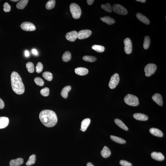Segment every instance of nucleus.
<instances>
[{
  "label": "nucleus",
  "instance_id": "obj_1",
  "mask_svg": "<svg viewBox=\"0 0 166 166\" xmlns=\"http://www.w3.org/2000/svg\"><path fill=\"white\" fill-rule=\"evenodd\" d=\"M39 118L42 124L48 127L54 126L58 121L56 113L51 110H45L42 111L39 115Z\"/></svg>",
  "mask_w": 166,
  "mask_h": 166
},
{
  "label": "nucleus",
  "instance_id": "obj_2",
  "mask_svg": "<svg viewBox=\"0 0 166 166\" xmlns=\"http://www.w3.org/2000/svg\"><path fill=\"white\" fill-rule=\"evenodd\" d=\"M10 79L12 89L14 92L19 95L24 93L25 92L24 85L18 73L13 71L11 74Z\"/></svg>",
  "mask_w": 166,
  "mask_h": 166
},
{
  "label": "nucleus",
  "instance_id": "obj_3",
  "mask_svg": "<svg viewBox=\"0 0 166 166\" xmlns=\"http://www.w3.org/2000/svg\"><path fill=\"white\" fill-rule=\"evenodd\" d=\"M70 10L72 17L75 19H79L82 13L80 6L75 3H72L70 5Z\"/></svg>",
  "mask_w": 166,
  "mask_h": 166
},
{
  "label": "nucleus",
  "instance_id": "obj_4",
  "mask_svg": "<svg viewBox=\"0 0 166 166\" xmlns=\"http://www.w3.org/2000/svg\"><path fill=\"white\" fill-rule=\"evenodd\" d=\"M125 102L129 106H138L139 101L138 98L134 95L128 94L125 97Z\"/></svg>",
  "mask_w": 166,
  "mask_h": 166
},
{
  "label": "nucleus",
  "instance_id": "obj_5",
  "mask_svg": "<svg viewBox=\"0 0 166 166\" xmlns=\"http://www.w3.org/2000/svg\"><path fill=\"white\" fill-rule=\"evenodd\" d=\"M157 68V66L154 64L149 63L147 64L144 68L146 76L149 77L152 75L155 72Z\"/></svg>",
  "mask_w": 166,
  "mask_h": 166
},
{
  "label": "nucleus",
  "instance_id": "obj_6",
  "mask_svg": "<svg viewBox=\"0 0 166 166\" xmlns=\"http://www.w3.org/2000/svg\"><path fill=\"white\" fill-rule=\"evenodd\" d=\"M112 8L114 12L119 15H125L128 13L127 10L124 7L121 5H114Z\"/></svg>",
  "mask_w": 166,
  "mask_h": 166
},
{
  "label": "nucleus",
  "instance_id": "obj_7",
  "mask_svg": "<svg viewBox=\"0 0 166 166\" xmlns=\"http://www.w3.org/2000/svg\"><path fill=\"white\" fill-rule=\"evenodd\" d=\"M120 80L119 74L117 73H115L110 78L109 85L110 88L113 89L115 88L118 84Z\"/></svg>",
  "mask_w": 166,
  "mask_h": 166
},
{
  "label": "nucleus",
  "instance_id": "obj_8",
  "mask_svg": "<svg viewBox=\"0 0 166 166\" xmlns=\"http://www.w3.org/2000/svg\"><path fill=\"white\" fill-rule=\"evenodd\" d=\"M20 27L22 29L26 31H33L36 30V27L34 25L30 22H25L21 24Z\"/></svg>",
  "mask_w": 166,
  "mask_h": 166
},
{
  "label": "nucleus",
  "instance_id": "obj_9",
  "mask_svg": "<svg viewBox=\"0 0 166 166\" xmlns=\"http://www.w3.org/2000/svg\"><path fill=\"white\" fill-rule=\"evenodd\" d=\"M125 44L124 50L125 52L127 54H130L132 51V44L131 39L127 38L124 40Z\"/></svg>",
  "mask_w": 166,
  "mask_h": 166
},
{
  "label": "nucleus",
  "instance_id": "obj_10",
  "mask_svg": "<svg viewBox=\"0 0 166 166\" xmlns=\"http://www.w3.org/2000/svg\"><path fill=\"white\" fill-rule=\"evenodd\" d=\"M92 32L89 30H83L78 33L77 38L79 40H83L88 38L92 35Z\"/></svg>",
  "mask_w": 166,
  "mask_h": 166
},
{
  "label": "nucleus",
  "instance_id": "obj_11",
  "mask_svg": "<svg viewBox=\"0 0 166 166\" xmlns=\"http://www.w3.org/2000/svg\"><path fill=\"white\" fill-rule=\"evenodd\" d=\"M78 33L76 31H74L67 33L66 35V38L69 41H74L77 38Z\"/></svg>",
  "mask_w": 166,
  "mask_h": 166
},
{
  "label": "nucleus",
  "instance_id": "obj_12",
  "mask_svg": "<svg viewBox=\"0 0 166 166\" xmlns=\"http://www.w3.org/2000/svg\"><path fill=\"white\" fill-rule=\"evenodd\" d=\"M152 99L157 104L160 106H162L163 104V99L162 96L160 94H155L153 96Z\"/></svg>",
  "mask_w": 166,
  "mask_h": 166
},
{
  "label": "nucleus",
  "instance_id": "obj_13",
  "mask_svg": "<svg viewBox=\"0 0 166 166\" xmlns=\"http://www.w3.org/2000/svg\"><path fill=\"white\" fill-rule=\"evenodd\" d=\"M151 156L153 159L158 161H162L165 159L163 155L160 152H153L151 153Z\"/></svg>",
  "mask_w": 166,
  "mask_h": 166
},
{
  "label": "nucleus",
  "instance_id": "obj_14",
  "mask_svg": "<svg viewBox=\"0 0 166 166\" xmlns=\"http://www.w3.org/2000/svg\"><path fill=\"white\" fill-rule=\"evenodd\" d=\"M9 119L8 117H0V129L4 128L8 126L9 124Z\"/></svg>",
  "mask_w": 166,
  "mask_h": 166
},
{
  "label": "nucleus",
  "instance_id": "obj_15",
  "mask_svg": "<svg viewBox=\"0 0 166 166\" xmlns=\"http://www.w3.org/2000/svg\"><path fill=\"white\" fill-rule=\"evenodd\" d=\"M90 119L89 118L85 119L82 121L81 125V128L80 131L84 132L86 131L90 122Z\"/></svg>",
  "mask_w": 166,
  "mask_h": 166
},
{
  "label": "nucleus",
  "instance_id": "obj_16",
  "mask_svg": "<svg viewBox=\"0 0 166 166\" xmlns=\"http://www.w3.org/2000/svg\"><path fill=\"white\" fill-rule=\"evenodd\" d=\"M75 72L78 75L83 76L85 75L88 73V69L84 67H78L75 69Z\"/></svg>",
  "mask_w": 166,
  "mask_h": 166
},
{
  "label": "nucleus",
  "instance_id": "obj_17",
  "mask_svg": "<svg viewBox=\"0 0 166 166\" xmlns=\"http://www.w3.org/2000/svg\"><path fill=\"white\" fill-rule=\"evenodd\" d=\"M133 116L135 119L138 120L146 121L148 119V117L147 116L142 113L135 114L133 115Z\"/></svg>",
  "mask_w": 166,
  "mask_h": 166
},
{
  "label": "nucleus",
  "instance_id": "obj_18",
  "mask_svg": "<svg viewBox=\"0 0 166 166\" xmlns=\"http://www.w3.org/2000/svg\"><path fill=\"white\" fill-rule=\"evenodd\" d=\"M149 132L152 135L155 136L162 137L163 136V133L158 128H152L149 130Z\"/></svg>",
  "mask_w": 166,
  "mask_h": 166
},
{
  "label": "nucleus",
  "instance_id": "obj_19",
  "mask_svg": "<svg viewBox=\"0 0 166 166\" xmlns=\"http://www.w3.org/2000/svg\"><path fill=\"white\" fill-rule=\"evenodd\" d=\"M24 163V159L22 158H19L12 160L10 162V166H19Z\"/></svg>",
  "mask_w": 166,
  "mask_h": 166
},
{
  "label": "nucleus",
  "instance_id": "obj_20",
  "mask_svg": "<svg viewBox=\"0 0 166 166\" xmlns=\"http://www.w3.org/2000/svg\"><path fill=\"white\" fill-rule=\"evenodd\" d=\"M136 16L137 19L144 24L146 25L149 24L150 21L148 19L142 14L137 13Z\"/></svg>",
  "mask_w": 166,
  "mask_h": 166
},
{
  "label": "nucleus",
  "instance_id": "obj_21",
  "mask_svg": "<svg viewBox=\"0 0 166 166\" xmlns=\"http://www.w3.org/2000/svg\"><path fill=\"white\" fill-rule=\"evenodd\" d=\"M101 153L103 157L107 158L110 156L111 152L110 149L107 146H105L101 151Z\"/></svg>",
  "mask_w": 166,
  "mask_h": 166
},
{
  "label": "nucleus",
  "instance_id": "obj_22",
  "mask_svg": "<svg viewBox=\"0 0 166 166\" xmlns=\"http://www.w3.org/2000/svg\"><path fill=\"white\" fill-rule=\"evenodd\" d=\"M71 87L69 85L64 87L61 91V95L64 99H67L68 96V93L69 91L71 90Z\"/></svg>",
  "mask_w": 166,
  "mask_h": 166
},
{
  "label": "nucleus",
  "instance_id": "obj_23",
  "mask_svg": "<svg viewBox=\"0 0 166 166\" xmlns=\"http://www.w3.org/2000/svg\"><path fill=\"white\" fill-rule=\"evenodd\" d=\"M100 19L103 22L106 23L108 25H112L115 23V20L114 19L108 16L101 18Z\"/></svg>",
  "mask_w": 166,
  "mask_h": 166
},
{
  "label": "nucleus",
  "instance_id": "obj_24",
  "mask_svg": "<svg viewBox=\"0 0 166 166\" xmlns=\"http://www.w3.org/2000/svg\"><path fill=\"white\" fill-rule=\"evenodd\" d=\"M115 122L116 124L119 127H120L122 128L125 131H127L128 130V128L122 121L119 119H115Z\"/></svg>",
  "mask_w": 166,
  "mask_h": 166
},
{
  "label": "nucleus",
  "instance_id": "obj_25",
  "mask_svg": "<svg viewBox=\"0 0 166 166\" xmlns=\"http://www.w3.org/2000/svg\"><path fill=\"white\" fill-rule=\"evenodd\" d=\"M28 1V0H21L18 3L16 6L18 9H23L27 5Z\"/></svg>",
  "mask_w": 166,
  "mask_h": 166
},
{
  "label": "nucleus",
  "instance_id": "obj_26",
  "mask_svg": "<svg viewBox=\"0 0 166 166\" xmlns=\"http://www.w3.org/2000/svg\"><path fill=\"white\" fill-rule=\"evenodd\" d=\"M110 137L112 140L116 142L117 143L121 144H124L126 143V141L124 140V139L120 138V137L113 135H111Z\"/></svg>",
  "mask_w": 166,
  "mask_h": 166
},
{
  "label": "nucleus",
  "instance_id": "obj_27",
  "mask_svg": "<svg viewBox=\"0 0 166 166\" xmlns=\"http://www.w3.org/2000/svg\"><path fill=\"white\" fill-rule=\"evenodd\" d=\"M71 57V53L70 52L67 51L62 55V60L64 62H68L70 61Z\"/></svg>",
  "mask_w": 166,
  "mask_h": 166
},
{
  "label": "nucleus",
  "instance_id": "obj_28",
  "mask_svg": "<svg viewBox=\"0 0 166 166\" xmlns=\"http://www.w3.org/2000/svg\"><path fill=\"white\" fill-rule=\"evenodd\" d=\"M92 49L98 53H101L104 51L105 47L103 46L94 45L92 47Z\"/></svg>",
  "mask_w": 166,
  "mask_h": 166
},
{
  "label": "nucleus",
  "instance_id": "obj_29",
  "mask_svg": "<svg viewBox=\"0 0 166 166\" xmlns=\"http://www.w3.org/2000/svg\"><path fill=\"white\" fill-rule=\"evenodd\" d=\"M56 1L55 0H51L47 2L46 5V8L47 10H51L54 8Z\"/></svg>",
  "mask_w": 166,
  "mask_h": 166
},
{
  "label": "nucleus",
  "instance_id": "obj_30",
  "mask_svg": "<svg viewBox=\"0 0 166 166\" xmlns=\"http://www.w3.org/2000/svg\"><path fill=\"white\" fill-rule=\"evenodd\" d=\"M42 77L48 81H51L53 79V75L51 72L46 71L42 74Z\"/></svg>",
  "mask_w": 166,
  "mask_h": 166
},
{
  "label": "nucleus",
  "instance_id": "obj_31",
  "mask_svg": "<svg viewBox=\"0 0 166 166\" xmlns=\"http://www.w3.org/2000/svg\"><path fill=\"white\" fill-rule=\"evenodd\" d=\"M151 42V39L149 36H146L144 37L143 47L144 49H148Z\"/></svg>",
  "mask_w": 166,
  "mask_h": 166
},
{
  "label": "nucleus",
  "instance_id": "obj_32",
  "mask_svg": "<svg viewBox=\"0 0 166 166\" xmlns=\"http://www.w3.org/2000/svg\"><path fill=\"white\" fill-rule=\"evenodd\" d=\"M101 7L103 9L109 13H110L112 11V8L109 3H108L106 4L101 5Z\"/></svg>",
  "mask_w": 166,
  "mask_h": 166
},
{
  "label": "nucleus",
  "instance_id": "obj_33",
  "mask_svg": "<svg viewBox=\"0 0 166 166\" xmlns=\"http://www.w3.org/2000/svg\"><path fill=\"white\" fill-rule=\"evenodd\" d=\"M36 156L35 154H33L30 157L28 161L26 162V165L28 166H30L33 165L35 163Z\"/></svg>",
  "mask_w": 166,
  "mask_h": 166
},
{
  "label": "nucleus",
  "instance_id": "obj_34",
  "mask_svg": "<svg viewBox=\"0 0 166 166\" xmlns=\"http://www.w3.org/2000/svg\"><path fill=\"white\" fill-rule=\"evenodd\" d=\"M26 67L28 72L30 73H33L34 72V66L32 62H29L26 64Z\"/></svg>",
  "mask_w": 166,
  "mask_h": 166
},
{
  "label": "nucleus",
  "instance_id": "obj_35",
  "mask_svg": "<svg viewBox=\"0 0 166 166\" xmlns=\"http://www.w3.org/2000/svg\"><path fill=\"white\" fill-rule=\"evenodd\" d=\"M83 59L85 61L93 62L96 61L97 58L95 57L91 56H85L83 57Z\"/></svg>",
  "mask_w": 166,
  "mask_h": 166
},
{
  "label": "nucleus",
  "instance_id": "obj_36",
  "mask_svg": "<svg viewBox=\"0 0 166 166\" xmlns=\"http://www.w3.org/2000/svg\"><path fill=\"white\" fill-rule=\"evenodd\" d=\"M34 81L36 85L40 86H42L44 85V82L41 78L40 77H36L34 79Z\"/></svg>",
  "mask_w": 166,
  "mask_h": 166
},
{
  "label": "nucleus",
  "instance_id": "obj_37",
  "mask_svg": "<svg viewBox=\"0 0 166 166\" xmlns=\"http://www.w3.org/2000/svg\"><path fill=\"white\" fill-rule=\"evenodd\" d=\"M49 89L47 87H45L40 90V94L44 97H47L49 94Z\"/></svg>",
  "mask_w": 166,
  "mask_h": 166
},
{
  "label": "nucleus",
  "instance_id": "obj_38",
  "mask_svg": "<svg viewBox=\"0 0 166 166\" xmlns=\"http://www.w3.org/2000/svg\"><path fill=\"white\" fill-rule=\"evenodd\" d=\"M36 71L37 73H40L42 72L43 69V66L40 62H38L36 67Z\"/></svg>",
  "mask_w": 166,
  "mask_h": 166
},
{
  "label": "nucleus",
  "instance_id": "obj_39",
  "mask_svg": "<svg viewBox=\"0 0 166 166\" xmlns=\"http://www.w3.org/2000/svg\"><path fill=\"white\" fill-rule=\"evenodd\" d=\"M3 7H4L3 10L5 12H10L11 10V7L8 3L6 2L4 3V5H3Z\"/></svg>",
  "mask_w": 166,
  "mask_h": 166
},
{
  "label": "nucleus",
  "instance_id": "obj_40",
  "mask_svg": "<svg viewBox=\"0 0 166 166\" xmlns=\"http://www.w3.org/2000/svg\"><path fill=\"white\" fill-rule=\"evenodd\" d=\"M120 164L122 166H132V165L131 163L124 160H121Z\"/></svg>",
  "mask_w": 166,
  "mask_h": 166
},
{
  "label": "nucleus",
  "instance_id": "obj_41",
  "mask_svg": "<svg viewBox=\"0 0 166 166\" xmlns=\"http://www.w3.org/2000/svg\"><path fill=\"white\" fill-rule=\"evenodd\" d=\"M4 107V103L3 100L0 98V109H3Z\"/></svg>",
  "mask_w": 166,
  "mask_h": 166
},
{
  "label": "nucleus",
  "instance_id": "obj_42",
  "mask_svg": "<svg viewBox=\"0 0 166 166\" xmlns=\"http://www.w3.org/2000/svg\"><path fill=\"white\" fill-rule=\"evenodd\" d=\"M94 0H87V2L88 4L89 5H92L94 3Z\"/></svg>",
  "mask_w": 166,
  "mask_h": 166
},
{
  "label": "nucleus",
  "instance_id": "obj_43",
  "mask_svg": "<svg viewBox=\"0 0 166 166\" xmlns=\"http://www.w3.org/2000/svg\"><path fill=\"white\" fill-rule=\"evenodd\" d=\"M32 53H33L34 55H38V51H37L35 49H33V50H32Z\"/></svg>",
  "mask_w": 166,
  "mask_h": 166
},
{
  "label": "nucleus",
  "instance_id": "obj_44",
  "mask_svg": "<svg viewBox=\"0 0 166 166\" xmlns=\"http://www.w3.org/2000/svg\"><path fill=\"white\" fill-rule=\"evenodd\" d=\"M25 56L26 57H28L29 56V51H25Z\"/></svg>",
  "mask_w": 166,
  "mask_h": 166
},
{
  "label": "nucleus",
  "instance_id": "obj_45",
  "mask_svg": "<svg viewBox=\"0 0 166 166\" xmlns=\"http://www.w3.org/2000/svg\"><path fill=\"white\" fill-rule=\"evenodd\" d=\"M136 1L142 3H145L146 2V0H136Z\"/></svg>",
  "mask_w": 166,
  "mask_h": 166
},
{
  "label": "nucleus",
  "instance_id": "obj_46",
  "mask_svg": "<svg viewBox=\"0 0 166 166\" xmlns=\"http://www.w3.org/2000/svg\"><path fill=\"white\" fill-rule=\"evenodd\" d=\"M87 166H94L93 164L91 162H88L87 164Z\"/></svg>",
  "mask_w": 166,
  "mask_h": 166
},
{
  "label": "nucleus",
  "instance_id": "obj_47",
  "mask_svg": "<svg viewBox=\"0 0 166 166\" xmlns=\"http://www.w3.org/2000/svg\"><path fill=\"white\" fill-rule=\"evenodd\" d=\"M10 1L13 2H17L19 1L18 0H11V1Z\"/></svg>",
  "mask_w": 166,
  "mask_h": 166
}]
</instances>
